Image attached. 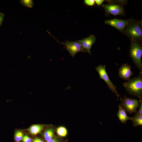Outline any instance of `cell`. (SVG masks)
<instances>
[{"label": "cell", "instance_id": "6da1fadb", "mask_svg": "<svg viewBox=\"0 0 142 142\" xmlns=\"http://www.w3.org/2000/svg\"><path fill=\"white\" fill-rule=\"evenodd\" d=\"M142 22L133 19L126 26L122 33L126 35L131 42L141 43L142 39Z\"/></svg>", "mask_w": 142, "mask_h": 142}, {"label": "cell", "instance_id": "7a4b0ae2", "mask_svg": "<svg viewBox=\"0 0 142 142\" xmlns=\"http://www.w3.org/2000/svg\"><path fill=\"white\" fill-rule=\"evenodd\" d=\"M124 88L130 94L139 98H142V73L137 77L130 79L123 83Z\"/></svg>", "mask_w": 142, "mask_h": 142}, {"label": "cell", "instance_id": "3957f363", "mask_svg": "<svg viewBox=\"0 0 142 142\" xmlns=\"http://www.w3.org/2000/svg\"><path fill=\"white\" fill-rule=\"evenodd\" d=\"M129 55L132 61L139 69L140 73H142V64L141 58L142 55L141 43L131 42Z\"/></svg>", "mask_w": 142, "mask_h": 142}, {"label": "cell", "instance_id": "277c9868", "mask_svg": "<svg viewBox=\"0 0 142 142\" xmlns=\"http://www.w3.org/2000/svg\"><path fill=\"white\" fill-rule=\"evenodd\" d=\"M95 69L98 73L100 78L103 79L107 84L108 88L112 92L115 94L117 97L120 98V95L116 90L117 87L111 82L109 78L106 70V65H100L97 66Z\"/></svg>", "mask_w": 142, "mask_h": 142}, {"label": "cell", "instance_id": "5b68a950", "mask_svg": "<svg viewBox=\"0 0 142 142\" xmlns=\"http://www.w3.org/2000/svg\"><path fill=\"white\" fill-rule=\"evenodd\" d=\"M121 102L120 105L125 111L130 114L136 113L140 101L136 99L128 98L124 96L123 98H120Z\"/></svg>", "mask_w": 142, "mask_h": 142}, {"label": "cell", "instance_id": "8992f818", "mask_svg": "<svg viewBox=\"0 0 142 142\" xmlns=\"http://www.w3.org/2000/svg\"><path fill=\"white\" fill-rule=\"evenodd\" d=\"M60 42L64 45L65 49L73 57L78 52H87L82 47L79 41H69L66 40L65 43Z\"/></svg>", "mask_w": 142, "mask_h": 142}, {"label": "cell", "instance_id": "52a82bcc", "mask_svg": "<svg viewBox=\"0 0 142 142\" xmlns=\"http://www.w3.org/2000/svg\"><path fill=\"white\" fill-rule=\"evenodd\" d=\"M102 6L105 11L106 16H108L110 14L115 16L118 15H124L125 13L124 9L120 4H104L102 5Z\"/></svg>", "mask_w": 142, "mask_h": 142}, {"label": "cell", "instance_id": "ba28073f", "mask_svg": "<svg viewBox=\"0 0 142 142\" xmlns=\"http://www.w3.org/2000/svg\"><path fill=\"white\" fill-rule=\"evenodd\" d=\"M133 19L132 18L127 20L114 18L105 21V23L123 32L126 26Z\"/></svg>", "mask_w": 142, "mask_h": 142}, {"label": "cell", "instance_id": "9c48e42d", "mask_svg": "<svg viewBox=\"0 0 142 142\" xmlns=\"http://www.w3.org/2000/svg\"><path fill=\"white\" fill-rule=\"evenodd\" d=\"M131 67L127 64L121 65L118 70L119 77L125 80L129 81L133 75V73L131 69Z\"/></svg>", "mask_w": 142, "mask_h": 142}, {"label": "cell", "instance_id": "30bf717a", "mask_svg": "<svg viewBox=\"0 0 142 142\" xmlns=\"http://www.w3.org/2000/svg\"><path fill=\"white\" fill-rule=\"evenodd\" d=\"M96 39L94 35L92 34L87 38L78 41L83 48L91 55V49L95 43Z\"/></svg>", "mask_w": 142, "mask_h": 142}, {"label": "cell", "instance_id": "8fae6325", "mask_svg": "<svg viewBox=\"0 0 142 142\" xmlns=\"http://www.w3.org/2000/svg\"><path fill=\"white\" fill-rule=\"evenodd\" d=\"M119 110L117 115L119 121L122 123H125L126 121L130 119V117L128 116L126 111L120 105H118Z\"/></svg>", "mask_w": 142, "mask_h": 142}, {"label": "cell", "instance_id": "7c38bea8", "mask_svg": "<svg viewBox=\"0 0 142 142\" xmlns=\"http://www.w3.org/2000/svg\"><path fill=\"white\" fill-rule=\"evenodd\" d=\"M129 120L132 121L134 127L142 125V115H135L130 117Z\"/></svg>", "mask_w": 142, "mask_h": 142}, {"label": "cell", "instance_id": "4fadbf2b", "mask_svg": "<svg viewBox=\"0 0 142 142\" xmlns=\"http://www.w3.org/2000/svg\"><path fill=\"white\" fill-rule=\"evenodd\" d=\"M43 126L40 125H35L31 126L29 129V132L32 134L35 135L39 133L42 130Z\"/></svg>", "mask_w": 142, "mask_h": 142}, {"label": "cell", "instance_id": "5bb4252c", "mask_svg": "<svg viewBox=\"0 0 142 142\" xmlns=\"http://www.w3.org/2000/svg\"><path fill=\"white\" fill-rule=\"evenodd\" d=\"M53 131L51 129L47 130L44 134L45 139L47 141L53 138Z\"/></svg>", "mask_w": 142, "mask_h": 142}, {"label": "cell", "instance_id": "9a60e30c", "mask_svg": "<svg viewBox=\"0 0 142 142\" xmlns=\"http://www.w3.org/2000/svg\"><path fill=\"white\" fill-rule=\"evenodd\" d=\"M20 2L22 5L28 8H32L34 5L33 1L32 0H21Z\"/></svg>", "mask_w": 142, "mask_h": 142}, {"label": "cell", "instance_id": "2e32d148", "mask_svg": "<svg viewBox=\"0 0 142 142\" xmlns=\"http://www.w3.org/2000/svg\"><path fill=\"white\" fill-rule=\"evenodd\" d=\"M58 134L61 136H65L67 133V130L66 128L63 127L58 128L57 130Z\"/></svg>", "mask_w": 142, "mask_h": 142}, {"label": "cell", "instance_id": "e0dca14e", "mask_svg": "<svg viewBox=\"0 0 142 142\" xmlns=\"http://www.w3.org/2000/svg\"><path fill=\"white\" fill-rule=\"evenodd\" d=\"M23 137V134L22 132L18 131L16 132L15 135V139L17 142L22 140Z\"/></svg>", "mask_w": 142, "mask_h": 142}, {"label": "cell", "instance_id": "ac0fdd59", "mask_svg": "<svg viewBox=\"0 0 142 142\" xmlns=\"http://www.w3.org/2000/svg\"><path fill=\"white\" fill-rule=\"evenodd\" d=\"M84 2L86 5L90 6H93L95 3L94 0H85Z\"/></svg>", "mask_w": 142, "mask_h": 142}, {"label": "cell", "instance_id": "d6986e66", "mask_svg": "<svg viewBox=\"0 0 142 142\" xmlns=\"http://www.w3.org/2000/svg\"><path fill=\"white\" fill-rule=\"evenodd\" d=\"M140 104L139 109L138 111L135 113V115H142V99L140 100Z\"/></svg>", "mask_w": 142, "mask_h": 142}, {"label": "cell", "instance_id": "ffe728a7", "mask_svg": "<svg viewBox=\"0 0 142 142\" xmlns=\"http://www.w3.org/2000/svg\"><path fill=\"white\" fill-rule=\"evenodd\" d=\"M22 140L24 142H31V139L27 135L23 136Z\"/></svg>", "mask_w": 142, "mask_h": 142}, {"label": "cell", "instance_id": "44dd1931", "mask_svg": "<svg viewBox=\"0 0 142 142\" xmlns=\"http://www.w3.org/2000/svg\"><path fill=\"white\" fill-rule=\"evenodd\" d=\"M4 16L5 14L4 13L0 12V27L2 25Z\"/></svg>", "mask_w": 142, "mask_h": 142}, {"label": "cell", "instance_id": "7402d4cb", "mask_svg": "<svg viewBox=\"0 0 142 142\" xmlns=\"http://www.w3.org/2000/svg\"><path fill=\"white\" fill-rule=\"evenodd\" d=\"M95 2L97 5L98 6H100L103 3L104 0H95Z\"/></svg>", "mask_w": 142, "mask_h": 142}, {"label": "cell", "instance_id": "603a6c76", "mask_svg": "<svg viewBox=\"0 0 142 142\" xmlns=\"http://www.w3.org/2000/svg\"><path fill=\"white\" fill-rule=\"evenodd\" d=\"M33 141V142H44L40 139L37 138L34 139Z\"/></svg>", "mask_w": 142, "mask_h": 142}, {"label": "cell", "instance_id": "cb8c5ba5", "mask_svg": "<svg viewBox=\"0 0 142 142\" xmlns=\"http://www.w3.org/2000/svg\"><path fill=\"white\" fill-rule=\"evenodd\" d=\"M47 142H59V141L56 139H51L48 141Z\"/></svg>", "mask_w": 142, "mask_h": 142}, {"label": "cell", "instance_id": "d4e9b609", "mask_svg": "<svg viewBox=\"0 0 142 142\" xmlns=\"http://www.w3.org/2000/svg\"></svg>", "mask_w": 142, "mask_h": 142}]
</instances>
